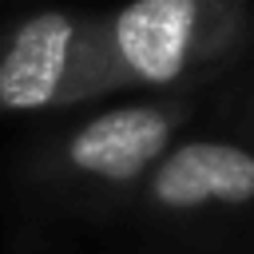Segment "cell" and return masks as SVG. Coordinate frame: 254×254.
I'll use <instances>...</instances> for the list:
<instances>
[{
  "label": "cell",
  "instance_id": "cell-1",
  "mask_svg": "<svg viewBox=\"0 0 254 254\" xmlns=\"http://www.w3.org/2000/svg\"><path fill=\"white\" fill-rule=\"evenodd\" d=\"M226 8H210L198 0H139L115 12L107 28V44L115 64L143 83H175L190 67L214 56L226 32Z\"/></svg>",
  "mask_w": 254,
  "mask_h": 254
},
{
  "label": "cell",
  "instance_id": "cell-2",
  "mask_svg": "<svg viewBox=\"0 0 254 254\" xmlns=\"http://www.w3.org/2000/svg\"><path fill=\"white\" fill-rule=\"evenodd\" d=\"M83 64V28L64 12H40L12 32L0 56V107L36 111L75 95V67Z\"/></svg>",
  "mask_w": 254,
  "mask_h": 254
},
{
  "label": "cell",
  "instance_id": "cell-3",
  "mask_svg": "<svg viewBox=\"0 0 254 254\" xmlns=\"http://www.w3.org/2000/svg\"><path fill=\"white\" fill-rule=\"evenodd\" d=\"M175 131V111L167 107H115L87 119L64 147V163L99 183H131L155 159H163Z\"/></svg>",
  "mask_w": 254,
  "mask_h": 254
},
{
  "label": "cell",
  "instance_id": "cell-4",
  "mask_svg": "<svg viewBox=\"0 0 254 254\" xmlns=\"http://www.w3.org/2000/svg\"><path fill=\"white\" fill-rule=\"evenodd\" d=\"M151 198L167 210L242 206L254 198V151L218 139L183 143L159 159Z\"/></svg>",
  "mask_w": 254,
  "mask_h": 254
}]
</instances>
